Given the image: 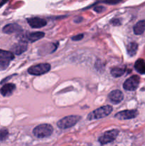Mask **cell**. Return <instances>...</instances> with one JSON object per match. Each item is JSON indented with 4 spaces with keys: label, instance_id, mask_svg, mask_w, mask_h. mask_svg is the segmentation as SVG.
Masks as SVG:
<instances>
[{
    "label": "cell",
    "instance_id": "21",
    "mask_svg": "<svg viewBox=\"0 0 145 146\" xmlns=\"http://www.w3.org/2000/svg\"><path fill=\"white\" fill-rule=\"evenodd\" d=\"M94 10H95L96 12L101 13V12H102V11H105V8L104 7H102V6H98V7H95V8H94Z\"/></svg>",
    "mask_w": 145,
    "mask_h": 146
},
{
    "label": "cell",
    "instance_id": "15",
    "mask_svg": "<svg viewBox=\"0 0 145 146\" xmlns=\"http://www.w3.org/2000/svg\"><path fill=\"white\" fill-rule=\"evenodd\" d=\"M134 33L136 35H141L145 31V20L138 21L134 27Z\"/></svg>",
    "mask_w": 145,
    "mask_h": 146
},
{
    "label": "cell",
    "instance_id": "22",
    "mask_svg": "<svg viewBox=\"0 0 145 146\" xmlns=\"http://www.w3.org/2000/svg\"><path fill=\"white\" fill-rule=\"evenodd\" d=\"M84 35L82 34H78V35H76L75 36L72 37V39L73 40V41H80V40L82 39V38H83Z\"/></svg>",
    "mask_w": 145,
    "mask_h": 146
},
{
    "label": "cell",
    "instance_id": "2",
    "mask_svg": "<svg viewBox=\"0 0 145 146\" xmlns=\"http://www.w3.org/2000/svg\"><path fill=\"white\" fill-rule=\"evenodd\" d=\"M53 131L52 125L49 124H41L36 127L33 131V133L38 138H44L50 136Z\"/></svg>",
    "mask_w": 145,
    "mask_h": 146
},
{
    "label": "cell",
    "instance_id": "18",
    "mask_svg": "<svg viewBox=\"0 0 145 146\" xmlns=\"http://www.w3.org/2000/svg\"><path fill=\"white\" fill-rule=\"evenodd\" d=\"M125 72V69L121 68H113L110 71L111 75H112L113 77H115V78H117V77L122 76V75H124Z\"/></svg>",
    "mask_w": 145,
    "mask_h": 146
},
{
    "label": "cell",
    "instance_id": "11",
    "mask_svg": "<svg viewBox=\"0 0 145 146\" xmlns=\"http://www.w3.org/2000/svg\"><path fill=\"white\" fill-rule=\"evenodd\" d=\"M109 101L114 104H118L122 102L124 98V95L119 90H115L110 92L108 95Z\"/></svg>",
    "mask_w": 145,
    "mask_h": 146
},
{
    "label": "cell",
    "instance_id": "12",
    "mask_svg": "<svg viewBox=\"0 0 145 146\" xmlns=\"http://www.w3.org/2000/svg\"><path fill=\"white\" fill-rule=\"evenodd\" d=\"M28 24L31 26L32 28L39 29L45 27L46 25V21L44 19L38 18V17H32L27 19Z\"/></svg>",
    "mask_w": 145,
    "mask_h": 146
},
{
    "label": "cell",
    "instance_id": "1",
    "mask_svg": "<svg viewBox=\"0 0 145 146\" xmlns=\"http://www.w3.org/2000/svg\"><path fill=\"white\" fill-rule=\"evenodd\" d=\"M112 110L113 108L111 106H105L100 107L90 113L88 115V119L91 121V120L100 119V118H105L112 113Z\"/></svg>",
    "mask_w": 145,
    "mask_h": 146
},
{
    "label": "cell",
    "instance_id": "16",
    "mask_svg": "<svg viewBox=\"0 0 145 146\" xmlns=\"http://www.w3.org/2000/svg\"><path fill=\"white\" fill-rule=\"evenodd\" d=\"M134 68L138 73L145 74V61L142 58H139L135 62Z\"/></svg>",
    "mask_w": 145,
    "mask_h": 146
},
{
    "label": "cell",
    "instance_id": "5",
    "mask_svg": "<svg viewBox=\"0 0 145 146\" xmlns=\"http://www.w3.org/2000/svg\"><path fill=\"white\" fill-rule=\"evenodd\" d=\"M139 81H140V78L137 75L132 76L125 81L123 84V88L126 91H135L139 86Z\"/></svg>",
    "mask_w": 145,
    "mask_h": 146
},
{
    "label": "cell",
    "instance_id": "6",
    "mask_svg": "<svg viewBox=\"0 0 145 146\" xmlns=\"http://www.w3.org/2000/svg\"><path fill=\"white\" fill-rule=\"evenodd\" d=\"M118 134H119V131L116 129L107 131L100 137L99 142L102 145H105V144H107L109 143L112 142V141H115Z\"/></svg>",
    "mask_w": 145,
    "mask_h": 146
},
{
    "label": "cell",
    "instance_id": "9",
    "mask_svg": "<svg viewBox=\"0 0 145 146\" xmlns=\"http://www.w3.org/2000/svg\"><path fill=\"white\" fill-rule=\"evenodd\" d=\"M137 115L136 110H125L115 114V117L119 120H129L136 118Z\"/></svg>",
    "mask_w": 145,
    "mask_h": 146
},
{
    "label": "cell",
    "instance_id": "19",
    "mask_svg": "<svg viewBox=\"0 0 145 146\" xmlns=\"http://www.w3.org/2000/svg\"><path fill=\"white\" fill-rule=\"evenodd\" d=\"M9 135V132L7 129L3 128V129L0 130V141H4L7 138Z\"/></svg>",
    "mask_w": 145,
    "mask_h": 146
},
{
    "label": "cell",
    "instance_id": "14",
    "mask_svg": "<svg viewBox=\"0 0 145 146\" xmlns=\"http://www.w3.org/2000/svg\"><path fill=\"white\" fill-rule=\"evenodd\" d=\"M16 88V86L13 84H6L0 89V93L3 96H9Z\"/></svg>",
    "mask_w": 145,
    "mask_h": 146
},
{
    "label": "cell",
    "instance_id": "4",
    "mask_svg": "<svg viewBox=\"0 0 145 146\" xmlns=\"http://www.w3.org/2000/svg\"><path fill=\"white\" fill-rule=\"evenodd\" d=\"M50 70H51V65L47 63H44V64L32 66L28 69V72L31 75L40 76L46 74Z\"/></svg>",
    "mask_w": 145,
    "mask_h": 146
},
{
    "label": "cell",
    "instance_id": "10",
    "mask_svg": "<svg viewBox=\"0 0 145 146\" xmlns=\"http://www.w3.org/2000/svg\"><path fill=\"white\" fill-rule=\"evenodd\" d=\"M28 48V44L27 42L23 41H20L19 42L15 44L11 47V52L16 55H20L25 52Z\"/></svg>",
    "mask_w": 145,
    "mask_h": 146
},
{
    "label": "cell",
    "instance_id": "23",
    "mask_svg": "<svg viewBox=\"0 0 145 146\" xmlns=\"http://www.w3.org/2000/svg\"><path fill=\"white\" fill-rule=\"evenodd\" d=\"M110 23L112 24H113L114 26H118V25H120L121 24L120 21H119L118 19H113L112 20H111Z\"/></svg>",
    "mask_w": 145,
    "mask_h": 146
},
{
    "label": "cell",
    "instance_id": "20",
    "mask_svg": "<svg viewBox=\"0 0 145 146\" xmlns=\"http://www.w3.org/2000/svg\"><path fill=\"white\" fill-rule=\"evenodd\" d=\"M122 0H103L102 2L107 3L108 4H117L119 3Z\"/></svg>",
    "mask_w": 145,
    "mask_h": 146
},
{
    "label": "cell",
    "instance_id": "8",
    "mask_svg": "<svg viewBox=\"0 0 145 146\" xmlns=\"http://www.w3.org/2000/svg\"><path fill=\"white\" fill-rule=\"evenodd\" d=\"M14 58V55L11 51L0 49V65L6 68L10 61Z\"/></svg>",
    "mask_w": 145,
    "mask_h": 146
},
{
    "label": "cell",
    "instance_id": "13",
    "mask_svg": "<svg viewBox=\"0 0 145 146\" xmlns=\"http://www.w3.org/2000/svg\"><path fill=\"white\" fill-rule=\"evenodd\" d=\"M3 32L7 34H14V33H21L22 31V28L21 26L17 24H9L4 26L2 29Z\"/></svg>",
    "mask_w": 145,
    "mask_h": 146
},
{
    "label": "cell",
    "instance_id": "17",
    "mask_svg": "<svg viewBox=\"0 0 145 146\" xmlns=\"http://www.w3.org/2000/svg\"><path fill=\"white\" fill-rule=\"evenodd\" d=\"M138 49V45L135 42H131L127 46V54L130 56H133L136 54V51Z\"/></svg>",
    "mask_w": 145,
    "mask_h": 146
},
{
    "label": "cell",
    "instance_id": "3",
    "mask_svg": "<svg viewBox=\"0 0 145 146\" xmlns=\"http://www.w3.org/2000/svg\"><path fill=\"white\" fill-rule=\"evenodd\" d=\"M81 117L79 115H68L60 120L57 125L61 129H66L74 126L80 120Z\"/></svg>",
    "mask_w": 145,
    "mask_h": 146
},
{
    "label": "cell",
    "instance_id": "7",
    "mask_svg": "<svg viewBox=\"0 0 145 146\" xmlns=\"http://www.w3.org/2000/svg\"><path fill=\"white\" fill-rule=\"evenodd\" d=\"M45 36V33L41 32V31H37V32H31L27 33L26 34L21 35L20 41H26V42H34L36 41L41 39Z\"/></svg>",
    "mask_w": 145,
    "mask_h": 146
}]
</instances>
